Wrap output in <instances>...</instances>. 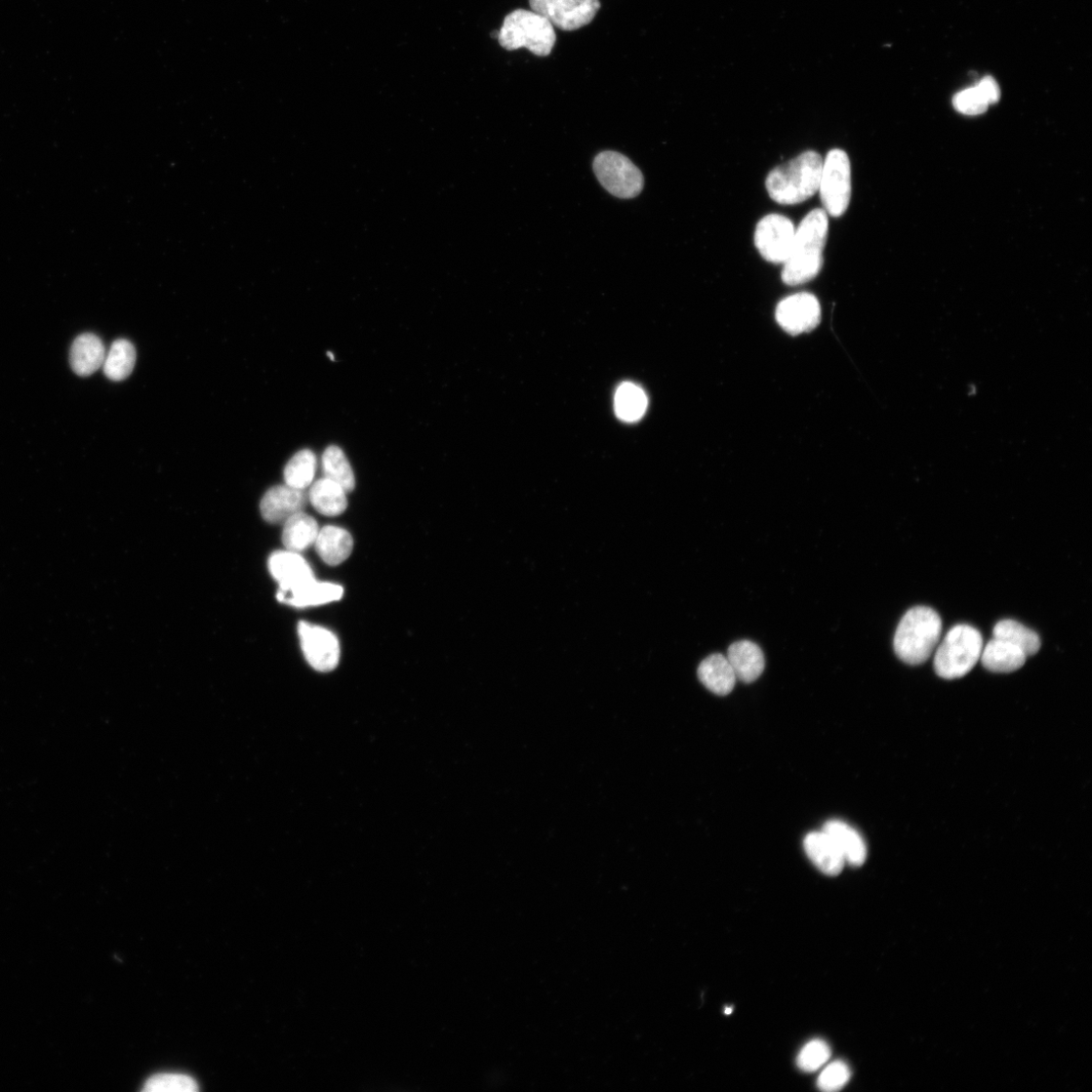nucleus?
Returning <instances> with one entry per match:
<instances>
[{"label": "nucleus", "instance_id": "f257e3e1", "mask_svg": "<svg viewBox=\"0 0 1092 1092\" xmlns=\"http://www.w3.org/2000/svg\"><path fill=\"white\" fill-rule=\"evenodd\" d=\"M829 235V215L824 209L808 213L795 231L791 254L784 263L782 280L794 287L815 279L824 266Z\"/></svg>", "mask_w": 1092, "mask_h": 1092}, {"label": "nucleus", "instance_id": "f03ea898", "mask_svg": "<svg viewBox=\"0 0 1092 1092\" xmlns=\"http://www.w3.org/2000/svg\"><path fill=\"white\" fill-rule=\"evenodd\" d=\"M823 166L821 154L803 152L768 174L765 180L768 195L780 205L801 204L818 192Z\"/></svg>", "mask_w": 1092, "mask_h": 1092}, {"label": "nucleus", "instance_id": "7ed1b4c3", "mask_svg": "<svg viewBox=\"0 0 1092 1092\" xmlns=\"http://www.w3.org/2000/svg\"><path fill=\"white\" fill-rule=\"evenodd\" d=\"M942 619L932 609L917 606L902 619L895 636V651L906 664L920 665L933 655L942 633Z\"/></svg>", "mask_w": 1092, "mask_h": 1092}, {"label": "nucleus", "instance_id": "20e7f679", "mask_svg": "<svg viewBox=\"0 0 1092 1092\" xmlns=\"http://www.w3.org/2000/svg\"><path fill=\"white\" fill-rule=\"evenodd\" d=\"M498 39L508 51L525 48L546 57L551 53L556 36L553 26L545 17L520 9L505 18Z\"/></svg>", "mask_w": 1092, "mask_h": 1092}, {"label": "nucleus", "instance_id": "39448f33", "mask_svg": "<svg viewBox=\"0 0 1092 1092\" xmlns=\"http://www.w3.org/2000/svg\"><path fill=\"white\" fill-rule=\"evenodd\" d=\"M983 649L982 633L974 626L958 624L949 630L937 647L935 671L943 679L961 678L976 667Z\"/></svg>", "mask_w": 1092, "mask_h": 1092}, {"label": "nucleus", "instance_id": "423d86ee", "mask_svg": "<svg viewBox=\"0 0 1092 1092\" xmlns=\"http://www.w3.org/2000/svg\"><path fill=\"white\" fill-rule=\"evenodd\" d=\"M851 162L841 149L831 150L824 161L820 193L824 210L834 218L841 217L852 195Z\"/></svg>", "mask_w": 1092, "mask_h": 1092}, {"label": "nucleus", "instance_id": "0eeeda50", "mask_svg": "<svg viewBox=\"0 0 1092 1092\" xmlns=\"http://www.w3.org/2000/svg\"><path fill=\"white\" fill-rule=\"evenodd\" d=\"M593 170L603 187L617 197L633 198L643 188L641 172L631 160L619 152L599 153L594 159Z\"/></svg>", "mask_w": 1092, "mask_h": 1092}, {"label": "nucleus", "instance_id": "6e6552de", "mask_svg": "<svg viewBox=\"0 0 1092 1092\" xmlns=\"http://www.w3.org/2000/svg\"><path fill=\"white\" fill-rule=\"evenodd\" d=\"M795 231L794 224L787 217L767 215L756 227L755 246L764 260L784 264L791 254Z\"/></svg>", "mask_w": 1092, "mask_h": 1092}, {"label": "nucleus", "instance_id": "1a4fd4ad", "mask_svg": "<svg viewBox=\"0 0 1092 1092\" xmlns=\"http://www.w3.org/2000/svg\"><path fill=\"white\" fill-rule=\"evenodd\" d=\"M533 12L562 31L589 25L600 10L599 0H530Z\"/></svg>", "mask_w": 1092, "mask_h": 1092}, {"label": "nucleus", "instance_id": "9d476101", "mask_svg": "<svg viewBox=\"0 0 1092 1092\" xmlns=\"http://www.w3.org/2000/svg\"><path fill=\"white\" fill-rule=\"evenodd\" d=\"M299 635L304 656L312 668L319 672H330L338 666L340 644L333 632L300 622Z\"/></svg>", "mask_w": 1092, "mask_h": 1092}, {"label": "nucleus", "instance_id": "9b49d317", "mask_svg": "<svg viewBox=\"0 0 1092 1092\" xmlns=\"http://www.w3.org/2000/svg\"><path fill=\"white\" fill-rule=\"evenodd\" d=\"M821 319V304L815 295L809 293H798L785 298L776 310L779 326L794 336L813 331L819 327Z\"/></svg>", "mask_w": 1092, "mask_h": 1092}, {"label": "nucleus", "instance_id": "f8f14e48", "mask_svg": "<svg viewBox=\"0 0 1092 1092\" xmlns=\"http://www.w3.org/2000/svg\"><path fill=\"white\" fill-rule=\"evenodd\" d=\"M271 576L278 582V592H288L312 579L314 573L308 561L296 551L274 552L268 560Z\"/></svg>", "mask_w": 1092, "mask_h": 1092}, {"label": "nucleus", "instance_id": "ddd939ff", "mask_svg": "<svg viewBox=\"0 0 1092 1092\" xmlns=\"http://www.w3.org/2000/svg\"><path fill=\"white\" fill-rule=\"evenodd\" d=\"M307 503L305 491L290 485H275L269 489L260 503L261 515L269 523H285L292 516L303 512Z\"/></svg>", "mask_w": 1092, "mask_h": 1092}, {"label": "nucleus", "instance_id": "4468645a", "mask_svg": "<svg viewBox=\"0 0 1092 1092\" xmlns=\"http://www.w3.org/2000/svg\"><path fill=\"white\" fill-rule=\"evenodd\" d=\"M803 845L807 857L824 874L837 876L842 871L845 864L843 857L835 841L824 831L808 834Z\"/></svg>", "mask_w": 1092, "mask_h": 1092}, {"label": "nucleus", "instance_id": "2eb2a0df", "mask_svg": "<svg viewBox=\"0 0 1092 1092\" xmlns=\"http://www.w3.org/2000/svg\"><path fill=\"white\" fill-rule=\"evenodd\" d=\"M343 588L332 583L318 582L315 578L285 593L277 592V600L305 609L338 601L343 596Z\"/></svg>", "mask_w": 1092, "mask_h": 1092}, {"label": "nucleus", "instance_id": "dca6fc26", "mask_svg": "<svg viewBox=\"0 0 1092 1092\" xmlns=\"http://www.w3.org/2000/svg\"><path fill=\"white\" fill-rule=\"evenodd\" d=\"M106 348L100 337L93 333L78 336L70 350V364L79 377H89L104 366Z\"/></svg>", "mask_w": 1092, "mask_h": 1092}, {"label": "nucleus", "instance_id": "f3484780", "mask_svg": "<svg viewBox=\"0 0 1092 1092\" xmlns=\"http://www.w3.org/2000/svg\"><path fill=\"white\" fill-rule=\"evenodd\" d=\"M726 659L730 662L737 680L755 682L764 670V657L761 647L750 640H740L728 647Z\"/></svg>", "mask_w": 1092, "mask_h": 1092}, {"label": "nucleus", "instance_id": "a211bd4d", "mask_svg": "<svg viewBox=\"0 0 1092 1092\" xmlns=\"http://www.w3.org/2000/svg\"><path fill=\"white\" fill-rule=\"evenodd\" d=\"M823 831L835 841L845 863L859 867L867 859V846L861 835L840 821L828 822Z\"/></svg>", "mask_w": 1092, "mask_h": 1092}, {"label": "nucleus", "instance_id": "6ab92c4d", "mask_svg": "<svg viewBox=\"0 0 1092 1092\" xmlns=\"http://www.w3.org/2000/svg\"><path fill=\"white\" fill-rule=\"evenodd\" d=\"M1028 656L1020 647L1006 640L993 637L983 649L982 662L994 673H1011L1021 669Z\"/></svg>", "mask_w": 1092, "mask_h": 1092}, {"label": "nucleus", "instance_id": "aec40b11", "mask_svg": "<svg viewBox=\"0 0 1092 1092\" xmlns=\"http://www.w3.org/2000/svg\"><path fill=\"white\" fill-rule=\"evenodd\" d=\"M698 678L709 692L719 696L730 694L737 683L730 662L720 654H713L700 664Z\"/></svg>", "mask_w": 1092, "mask_h": 1092}, {"label": "nucleus", "instance_id": "412c9836", "mask_svg": "<svg viewBox=\"0 0 1092 1092\" xmlns=\"http://www.w3.org/2000/svg\"><path fill=\"white\" fill-rule=\"evenodd\" d=\"M315 546L324 561L329 565H338L351 554L353 540L345 530L328 525L319 531Z\"/></svg>", "mask_w": 1092, "mask_h": 1092}, {"label": "nucleus", "instance_id": "4be33fe9", "mask_svg": "<svg viewBox=\"0 0 1092 1092\" xmlns=\"http://www.w3.org/2000/svg\"><path fill=\"white\" fill-rule=\"evenodd\" d=\"M346 494L340 484L328 477H323L314 482L308 498L320 514L338 516L347 508Z\"/></svg>", "mask_w": 1092, "mask_h": 1092}, {"label": "nucleus", "instance_id": "5701e85b", "mask_svg": "<svg viewBox=\"0 0 1092 1092\" xmlns=\"http://www.w3.org/2000/svg\"><path fill=\"white\" fill-rule=\"evenodd\" d=\"M319 531L317 521L300 512L285 522L282 543L288 550L300 552L315 545Z\"/></svg>", "mask_w": 1092, "mask_h": 1092}, {"label": "nucleus", "instance_id": "b1692460", "mask_svg": "<svg viewBox=\"0 0 1092 1092\" xmlns=\"http://www.w3.org/2000/svg\"><path fill=\"white\" fill-rule=\"evenodd\" d=\"M136 349L127 339L115 340L104 362L106 377L113 382L126 380L133 372L136 364Z\"/></svg>", "mask_w": 1092, "mask_h": 1092}, {"label": "nucleus", "instance_id": "393cba45", "mask_svg": "<svg viewBox=\"0 0 1092 1092\" xmlns=\"http://www.w3.org/2000/svg\"><path fill=\"white\" fill-rule=\"evenodd\" d=\"M616 412L619 419L635 422L645 413L647 397L643 390L631 383L622 384L616 393Z\"/></svg>", "mask_w": 1092, "mask_h": 1092}, {"label": "nucleus", "instance_id": "a878e982", "mask_svg": "<svg viewBox=\"0 0 1092 1092\" xmlns=\"http://www.w3.org/2000/svg\"><path fill=\"white\" fill-rule=\"evenodd\" d=\"M993 637L1013 643L1028 657L1036 655L1041 647L1040 637L1035 631L1011 619L999 621L993 628Z\"/></svg>", "mask_w": 1092, "mask_h": 1092}, {"label": "nucleus", "instance_id": "bb28decb", "mask_svg": "<svg viewBox=\"0 0 1092 1092\" xmlns=\"http://www.w3.org/2000/svg\"><path fill=\"white\" fill-rule=\"evenodd\" d=\"M322 468L324 476L340 484L346 493L354 490L355 477L352 468L343 451L336 445H331L324 452Z\"/></svg>", "mask_w": 1092, "mask_h": 1092}, {"label": "nucleus", "instance_id": "cd10ccee", "mask_svg": "<svg viewBox=\"0 0 1092 1092\" xmlns=\"http://www.w3.org/2000/svg\"><path fill=\"white\" fill-rule=\"evenodd\" d=\"M317 470V459L310 450L297 453L287 464L283 476L290 487L305 491L312 484Z\"/></svg>", "mask_w": 1092, "mask_h": 1092}, {"label": "nucleus", "instance_id": "c85d7f7f", "mask_svg": "<svg viewBox=\"0 0 1092 1092\" xmlns=\"http://www.w3.org/2000/svg\"><path fill=\"white\" fill-rule=\"evenodd\" d=\"M832 1056L830 1046L823 1040H814L806 1044L797 1057L800 1070L813 1073L825 1066Z\"/></svg>", "mask_w": 1092, "mask_h": 1092}, {"label": "nucleus", "instance_id": "c756f323", "mask_svg": "<svg viewBox=\"0 0 1092 1092\" xmlns=\"http://www.w3.org/2000/svg\"><path fill=\"white\" fill-rule=\"evenodd\" d=\"M197 1089L194 1079L184 1074L174 1073L154 1075L146 1081L143 1088L147 1092H194Z\"/></svg>", "mask_w": 1092, "mask_h": 1092}, {"label": "nucleus", "instance_id": "7c9ffc66", "mask_svg": "<svg viewBox=\"0 0 1092 1092\" xmlns=\"http://www.w3.org/2000/svg\"><path fill=\"white\" fill-rule=\"evenodd\" d=\"M954 108L967 115H979L985 112L989 104L977 87L958 93L953 100Z\"/></svg>", "mask_w": 1092, "mask_h": 1092}, {"label": "nucleus", "instance_id": "2f4dec72", "mask_svg": "<svg viewBox=\"0 0 1092 1092\" xmlns=\"http://www.w3.org/2000/svg\"><path fill=\"white\" fill-rule=\"evenodd\" d=\"M851 1078V1071L842 1061H836L827 1066L818 1079V1086L826 1092L838 1091Z\"/></svg>", "mask_w": 1092, "mask_h": 1092}, {"label": "nucleus", "instance_id": "473e14b6", "mask_svg": "<svg viewBox=\"0 0 1092 1092\" xmlns=\"http://www.w3.org/2000/svg\"><path fill=\"white\" fill-rule=\"evenodd\" d=\"M982 93L986 102L990 105L996 104L1000 99V89L996 83V80L991 76L983 78L976 86Z\"/></svg>", "mask_w": 1092, "mask_h": 1092}, {"label": "nucleus", "instance_id": "72a5a7b5", "mask_svg": "<svg viewBox=\"0 0 1092 1092\" xmlns=\"http://www.w3.org/2000/svg\"><path fill=\"white\" fill-rule=\"evenodd\" d=\"M732 1011H733V1010H732V1008H726V1009H725V1014H726V1015H731V1014H732Z\"/></svg>", "mask_w": 1092, "mask_h": 1092}, {"label": "nucleus", "instance_id": "f704fd0d", "mask_svg": "<svg viewBox=\"0 0 1092 1092\" xmlns=\"http://www.w3.org/2000/svg\"><path fill=\"white\" fill-rule=\"evenodd\" d=\"M328 355L332 360H334V355L331 352H328Z\"/></svg>", "mask_w": 1092, "mask_h": 1092}]
</instances>
